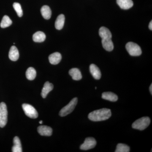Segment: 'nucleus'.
Segmentation results:
<instances>
[{
	"label": "nucleus",
	"instance_id": "16",
	"mask_svg": "<svg viewBox=\"0 0 152 152\" xmlns=\"http://www.w3.org/2000/svg\"><path fill=\"white\" fill-rule=\"evenodd\" d=\"M69 74L75 80H80L82 78V75L80 71L77 68H73L69 71Z\"/></svg>",
	"mask_w": 152,
	"mask_h": 152
},
{
	"label": "nucleus",
	"instance_id": "27",
	"mask_svg": "<svg viewBox=\"0 0 152 152\" xmlns=\"http://www.w3.org/2000/svg\"><path fill=\"white\" fill-rule=\"evenodd\" d=\"M150 91L151 92V94H152V84H151V86L150 87Z\"/></svg>",
	"mask_w": 152,
	"mask_h": 152
},
{
	"label": "nucleus",
	"instance_id": "26",
	"mask_svg": "<svg viewBox=\"0 0 152 152\" xmlns=\"http://www.w3.org/2000/svg\"><path fill=\"white\" fill-rule=\"evenodd\" d=\"M149 28L151 30H152V21H151V22H150L149 25Z\"/></svg>",
	"mask_w": 152,
	"mask_h": 152
},
{
	"label": "nucleus",
	"instance_id": "17",
	"mask_svg": "<svg viewBox=\"0 0 152 152\" xmlns=\"http://www.w3.org/2000/svg\"><path fill=\"white\" fill-rule=\"evenodd\" d=\"M65 20V18L63 14H61L57 17L55 22V27L57 30H60L63 28L64 25Z\"/></svg>",
	"mask_w": 152,
	"mask_h": 152
},
{
	"label": "nucleus",
	"instance_id": "12",
	"mask_svg": "<svg viewBox=\"0 0 152 152\" xmlns=\"http://www.w3.org/2000/svg\"><path fill=\"white\" fill-rule=\"evenodd\" d=\"M9 57L11 61H15L18 59L19 53L16 47L12 46L11 47L9 52Z\"/></svg>",
	"mask_w": 152,
	"mask_h": 152
},
{
	"label": "nucleus",
	"instance_id": "13",
	"mask_svg": "<svg viewBox=\"0 0 152 152\" xmlns=\"http://www.w3.org/2000/svg\"><path fill=\"white\" fill-rule=\"evenodd\" d=\"M53 89V85L49 82H46L44 84L43 88L42 89L41 95L43 98L46 97L48 93Z\"/></svg>",
	"mask_w": 152,
	"mask_h": 152
},
{
	"label": "nucleus",
	"instance_id": "1",
	"mask_svg": "<svg viewBox=\"0 0 152 152\" xmlns=\"http://www.w3.org/2000/svg\"><path fill=\"white\" fill-rule=\"evenodd\" d=\"M111 110L103 108L96 110L88 115V118L93 121H101L108 119L111 116Z\"/></svg>",
	"mask_w": 152,
	"mask_h": 152
},
{
	"label": "nucleus",
	"instance_id": "2",
	"mask_svg": "<svg viewBox=\"0 0 152 152\" xmlns=\"http://www.w3.org/2000/svg\"><path fill=\"white\" fill-rule=\"evenodd\" d=\"M150 123L151 119L150 118L148 117H144L136 120L132 125V127L133 129H136L144 130L149 126Z\"/></svg>",
	"mask_w": 152,
	"mask_h": 152
},
{
	"label": "nucleus",
	"instance_id": "6",
	"mask_svg": "<svg viewBox=\"0 0 152 152\" xmlns=\"http://www.w3.org/2000/svg\"><path fill=\"white\" fill-rule=\"evenodd\" d=\"M22 107L25 113L28 117L33 119L37 118L38 112L32 106L29 104H24L22 105Z\"/></svg>",
	"mask_w": 152,
	"mask_h": 152
},
{
	"label": "nucleus",
	"instance_id": "3",
	"mask_svg": "<svg viewBox=\"0 0 152 152\" xmlns=\"http://www.w3.org/2000/svg\"><path fill=\"white\" fill-rule=\"evenodd\" d=\"M77 98H75L72 99L66 106H65L61 110L59 114V115L61 117H64L70 114L73 111L77 104Z\"/></svg>",
	"mask_w": 152,
	"mask_h": 152
},
{
	"label": "nucleus",
	"instance_id": "24",
	"mask_svg": "<svg viewBox=\"0 0 152 152\" xmlns=\"http://www.w3.org/2000/svg\"><path fill=\"white\" fill-rule=\"evenodd\" d=\"M130 148L127 145L125 144L119 143L117 145L115 152H129Z\"/></svg>",
	"mask_w": 152,
	"mask_h": 152
},
{
	"label": "nucleus",
	"instance_id": "21",
	"mask_svg": "<svg viewBox=\"0 0 152 152\" xmlns=\"http://www.w3.org/2000/svg\"><path fill=\"white\" fill-rule=\"evenodd\" d=\"M45 39V34L43 32L38 31L33 35V40L36 42H43Z\"/></svg>",
	"mask_w": 152,
	"mask_h": 152
},
{
	"label": "nucleus",
	"instance_id": "23",
	"mask_svg": "<svg viewBox=\"0 0 152 152\" xmlns=\"http://www.w3.org/2000/svg\"><path fill=\"white\" fill-rule=\"evenodd\" d=\"M12 20L8 16L5 15L3 18L0 26L2 28L8 27L12 24Z\"/></svg>",
	"mask_w": 152,
	"mask_h": 152
},
{
	"label": "nucleus",
	"instance_id": "9",
	"mask_svg": "<svg viewBox=\"0 0 152 152\" xmlns=\"http://www.w3.org/2000/svg\"><path fill=\"white\" fill-rule=\"evenodd\" d=\"M90 71L94 78L96 80H99L101 78L102 74L97 66L94 64H92L90 66Z\"/></svg>",
	"mask_w": 152,
	"mask_h": 152
},
{
	"label": "nucleus",
	"instance_id": "15",
	"mask_svg": "<svg viewBox=\"0 0 152 152\" xmlns=\"http://www.w3.org/2000/svg\"><path fill=\"white\" fill-rule=\"evenodd\" d=\"M99 34L102 39H112L111 33L107 28L102 27L99 29Z\"/></svg>",
	"mask_w": 152,
	"mask_h": 152
},
{
	"label": "nucleus",
	"instance_id": "7",
	"mask_svg": "<svg viewBox=\"0 0 152 152\" xmlns=\"http://www.w3.org/2000/svg\"><path fill=\"white\" fill-rule=\"evenodd\" d=\"M96 145V141L94 138L87 137L83 143L80 147V148L82 150L87 151L94 148Z\"/></svg>",
	"mask_w": 152,
	"mask_h": 152
},
{
	"label": "nucleus",
	"instance_id": "29",
	"mask_svg": "<svg viewBox=\"0 0 152 152\" xmlns=\"http://www.w3.org/2000/svg\"><path fill=\"white\" fill-rule=\"evenodd\" d=\"M95 89H97V87H95Z\"/></svg>",
	"mask_w": 152,
	"mask_h": 152
},
{
	"label": "nucleus",
	"instance_id": "20",
	"mask_svg": "<svg viewBox=\"0 0 152 152\" xmlns=\"http://www.w3.org/2000/svg\"><path fill=\"white\" fill-rule=\"evenodd\" d=\"M14 145L12 148V152H22L21 144L18 137H15L13 140Z\"/></svg>",
	"mask_w": 152,
	"mask_h": 152
},
{
	"label": "nucleus",
	"instance_id": "18",
	"mask_svg": "<svg viewBox=\"0 0 152 152\" xmlns=\"http://www.w3.org/2000/svg\"><path fill=\"white\" fill-rule=\"evenodd\" d=\"M102 98L104 99L113 102H116L118 99V96L115 94L110 92L103 93L102 94Z\"/></svg>",
	"mask_w": 152,
	"mask_h": 152
},
{
	"label": "nucleus",
	"instance_id": "4",
	"mask_svg": "<svg viewBox=\"0 0 152 152\" xmlns=\"http://www.w3.org/2000/svg\"><path fill=\"white\" fill-rule=\"evenodd\" d=\"M126 49L129 53L133 56H138L142 54V50L140 47L137 44L129 42L126 45Z\"/></svg>",
	"mask_w": 152,
	"mask_h": 152
},
{
	"label": "nucleus",
	"instance_id": "11",
	"mask_svg": "<svg viewBox=\"0 0 152 152\" xmlns=\"http://www.w3.org/2000/svg\"><path fill=\"white\" fill-rule=\"evenodd\" d=\"M61 59V55L58 52L52 54L49 57V61L53 65L58 64L60 62Z\"/></svg>",
	"mask_w": 152,
	"mask_h": 152
},
{
	"label": "nucleus",
	"instance_id": "8",
	"mask_svg": "<svg viewBox=\"0 0 152 152\" xmlns=\"http://www.w3.org/2000/svg\"><path fill=\"white\" fill-rule=\"evenodd\" d=\"M38 132L42 136H50L52 134L53 129L48 126H41L38 127Z\"/></svg>",
	"mask_w": 152,
	"mask_h": 152
},
{
	"label": "nucleus",
	"instance_id": "28",
	"mask_svg": "<svg viewBox=\"0 0 152 152\" xmlns=\"http://www.w3.org/2000/svg\"><path fill=\"white\" fill-rule=\"evenodd\" d=\"M39 123L40 124H42L43 121H40L39 122Z\"/></svg>",
	"mask_w": 152,
	"mask_h": 152
},
{
	"label": "nucleus",
	"instance_id": "22",
	"mask_svg": "<svg viewBox=\"0 0 152 152\" xmlns=\"http://www.w3.org/2000/svg\"><path fill=\"white\" fill-rule=\"evenodd\" d=\"M37 76L36 70L33 67L28 68L26 72V77L30 80H33Z\"/></svg>",
	"mask_w": 152,
	"mask_h": 152
},
{
	"label": "nucleus",
	"instance_id": "14",
	"mask_svg": "<svg viewBox=\"0 0 152 152\" xmlns=\"http://www.w3.org/2000/svg\"><path fill=\"white\" fill-rule=\"evenodd\" d=\"M102 44L104 48L108 51H112L114 49V45L111 39H102Z\"/></svg>",
	"mask_w": 152,
	"mask_h": 152
},
{
	"label": "nucleus",
	"instance_id": "25",
	"mask_svg": "<svg viewBox=\"0 0 152 152\" xmlns=\"http://www.w3.org/2000/svg\"><path fill=\"white\" fill-rule=\"evenodd\" d=\"M13 6L18 15L19 17H22L23 15V12L20 4L18 3H14Z\"/></svg>",
	"mask_w": 152,
	"mask_h": 152
},
{
	"label": "nucleus",
	"instance_id": "19",
	"mask_svg": "<svg viewBox=\"0 0 152 152\" xmlns=\"http://www.w3.org/2000/svg\"><path fill=\"white\" fill-rule=\"evenodd\" d=\"M41 12L42 16L46 20H49L51 17L52 11L49 6H43L41 9Z\"/></svg>",
	"mask_w": 152,
	"mask_h": 152
},
{
	"label": "nucleus",
	"instance_id": "10",
	"mask_svg": "<svg viewBox=\"0 0 152 152\" xmlns=\"http://www.w3.org/2000/svg\"><path fill=\"white\" fill-rule=\"evenodd\" d=\"M119 6L123 10H128L133 7L134 3L132 0H117Z\"/></svg>",
	"mask_w": 152,
	"mask_h": 152
},
{
	"label": "nucleus",
	"instance_id": "5",
	"mask_svg": "<svg viewBox=\"0 0 152 152\" xmlns=\"http://www.w3.org/2000/svg\"><path fill=\"white\" fill-rule=\"evenodd\" d=\"M8 111L5 103H0V127L3 128L7 122Z\"/></svg>",
	"mask_w": 152,
	"mask_h": 152
}]
</instances>
